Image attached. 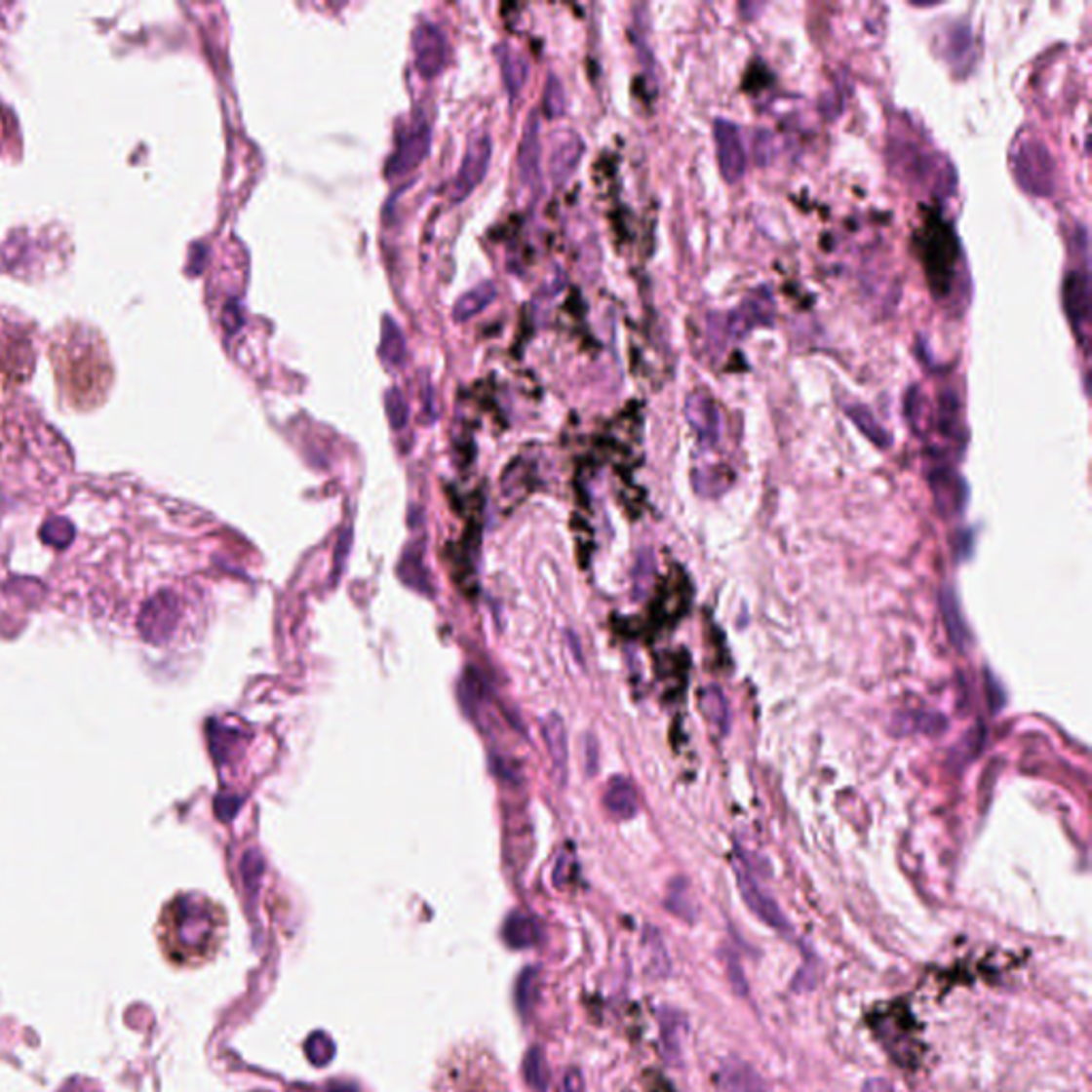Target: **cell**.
<instances>
[{
  "instance_id": "cell-1",
  "label": "cell",
  "mask_w": 1092,
  "mask_h": 1092,
  "mask_svg": "<svg viewBox=\"0 0 1092 1092\" xmlns=\"http://www.w3.org/2000/svg\"><path fill=\"white\" fill-rule=\"evenodd\" d=\"M50 359L66 406L93 410L107 400L113 366L105 339L93 327L68 323L54 333Z\"/></svg>"
},
{
  "instance_id": "cell-2",
  "label": "cell",
  "mask_w": 1092,
  "mask_h": 1092,
  "mask_svg": "<svg viewBox=\"0 0 1092 1092\" xmlns=\"http://www.w3.org/2000/svg\"><path fill=\"white\" fill-rule=\"evenodd\" d=\"M154 935L169 964L201 966L220 950L224 916L208 896L179 892L163 905Z\"/></svg>"
},
{
  "instance_id": "cell-3",
  "label": "cell",
  "mask_w": 1092,
  "mask_h": 1092,
  "mask_svg": "<svg viewBox=\"0 0 1092 1092\" xmlns=\"http://www.w3.org/2000/svg\"><path fill=\"white\" fill-rule=\"evenodd\" d=\"M1009 165L1018 186L1033 197H1050L1056 188V167L1048 145L1031 131H1022L1011 143Z\"/></svg>"
},
{
  "instance_id": "cell-4",
  "label": "cell",
  "mask_w": 1092,
  "mask_h": 1092,
  "mask_svg": "<svg viewBox=\"0 0 1092 1092\" xmlns=\"http://www.w3.org/2000/svg\"><path fill=\"white\" fill-rule=\"evenodd\" d=\"M34 368V341L24 325L0 316V400L28 382Z\"/></svg>"
},
{
  "instance_id": "cell-5",
  "label": "cell",
  "mask_w": 1092,
  "mask_h": 1092,
  "mask_svg": "<svg viewBox=\"0 0 1092 1092\" xmlns=\"http://www.w3.org/2000/svg\"><path fill=\"white\" fill-rule=\"evenodd\" d=\"M892 163L905 171L907 179L928 186L939 197H950L956 188V171L946 156L919 150L916 143L901 141L892 147Z\"/></svg>"
},
{
  "instance_id": "cell-6",
  "label": "cell",
  "mask_w": 1092,
  "mask_h": 1092,
  "mask_svg": "<svg viewBox=\"0 0 1092 1092\" xmlns=\"http://www.w3.org/2000/svg\"><path fill=\"white\" fill-rule=\"evenodd\" d=\"M775 318V301L766 289L754 291L747 294L745 301L736 307V310L727 314H711L709 329L715 332L713 339L723 337H745L754 327H768Z\"/></svg>"
},
{
  "instance_id": "cell-7",
  "label": "cell",
  "mask_w": 1092,
  "mask_h": 1092,
  "mask_svg": "<svg viewBox=\"0 0 1092 1092\" xmlns=\"http://www.w3.org/2000/svg\"><path fill=\"white\" fill-rule=\"evenodd\" d=\"M491 154H493V141L488 131L481 129L472 133L457 176H454V179L448 186V197L452 203H461L463 199H468L478 188V184H481L487 176L488 165H491Z\"/></svg>"
},
{
  "instance_id": "cell-8",
  "label": "cell",
  "mask_w": 1092,
  "mask_h": 1092,
  "mask_svg": "<svg viewBox=\"0 0 1092 1092\" xmlns=\"http://www.w3.org/2000/svg\"><path fill=\"white\" fill-rule=\"evenodd\" d=\"M732 867H734L738 890H741L743 901L751 909V912H754L770 928L783 932V935H785V932H792L788 917H785V914L781 912L779 905L772 901V898L764 890H761L760 883L754 878V873H751V869L743 862V858H736L732 862Z\"/></svg>"
},
{
  "instance_id": "cell-9",
  "label": "cell",
  "mask_w": 1092,
  "mask_h": 1092,
  "mask_svg": "<svg viewBox=\"0 0 1092 1092\" xmlns=\"http://www.w3.org/2000/svg\"><path fill=\"white\" fill-rule=\"evenodd\" d=\"M713 139L722 177L727 184H736V181L743 179L747 171V154L741 131H738L734 122L717 118L713 122Z\"/></svg>"
},
{
  "instance_id": "cell-10",
  "label": "cell",
  "mask_w": 1092,
  "mask_h": 1092,
  "mask_svg": "<svg viewBox=\"0 0 1092 1092\" xmlns=\"http://www.w3.org/2000/svg\"><path fill=\"white\" fill-rule=\"evenodd\" d=\"M412 52L418 75L425 79L438 77L448 58V43L440 26L429 20L418 21L412 32Z\"/></svg>"
},
{
  "instance_id": "cell-11",
  "label": "cell",
  "mask_w": 1092,
  "mask_h": 1092,
  "mask_svg": "<svg viewBox=\"0 0 1092 1092\" xmlns=\"http://www.w3.org/2000/svg\"><path fill=\"white\" fill-rule=\"evenodd\" d=\"M431 145V129L425 122H416L412 129H408L400 141H397L395 150L384 167V176L389 179L402 177L412 174V171L425 161Z\"/></svg>"
},
{
  "instance_id": "cell-12",
  "label": "cell",
  "mask_w": 1092,
  "mask_h": 1092,
  "mask_svg": "<svg viewBox=\"0 0 1092 1092\" xmlns=\"http://www.w3.org/2000/svg\"><path fill=\"white\" fill-rule=\"evenodd\" d=\"M1063 307L1065 314L1072 323L1075 335L1082 344L1088 339V323H1090V276L1088 265L1082 269L1069 271L1063 282Z\"/></svg>"
},
{
  "instance_id": "cell-13",
  "label": "cell",
  "mask_w": 1092,
  "mask_h": 1092,
  "mask_svg": "<svg viewBox=\"0 0 1092 1092\" xmlns=\"http://www.w3.org/2000/svg\"><path fill=\"white\" fill-rule=\"evenodd\" d=\"M685 418L702 448L717 447L722 436V418L713 397L704 391H693L685 400Z\"/></svg>"
},
{
  "instance_id": "cell-14",
  "label": "cell",
  "mask_w": 1092,
  "mask_h": 1092,
  "mask_svg": "<svg viewBox=\"0 0 1092 1092\" xmlns=\"http://www.w3.org/2000/svg\"><path fill=\"white\" fill-rule=\"evenodd\" d=\"M930 488L935 495L937 510L946 519L960 515L966 504V483L960 474H956L950 468H937L930 474Z\"/></svg>"
},
{
  "instance_id": "cell-15",
  "label": "cell",
  "mask_w": 1092,
  "mask_h": 1092,
  "mask_svg": "<svg viewBox=\"0 0 1092 1092\" xmlns=\"http://www.w3.org/2000/svg\"><path fill=\"white\" fill-rule=\"evenodd\" d=\"M540 152H542L540 120H538V111L533 109L529 111V116L526 120V127H523V136L519 143V171L527 186L536 184L540 177Z\"/></svg>"
},
{
  "instance_id": "cell-16",
  "label": "cell",
  "mask_w": 1092,
  "mask_h": 1092,
  "mask_svg": "<svg viewBox=\"0 0 1092 1092\" xmlns=\"http://www.w3.org/2000/svg\"><path fill=\"white\" fill-rule=\"evenodd\" d=\"M717 1079H720L722 1092H770L756 1069L738 1058H725Z\"/></svg>"
},
{
  "instance_id": "cell-17",
  "label": "cell",
  "mask_w": 1092,
  "mask_h": 1092,
  "mask_svg": "<svg viewBox=\"0 0 1092 1092\" xmlns=\"http://www.w3.org/2000/svg\"><path fill=\"white\" fill-rule=\"evenodd\" d=\"M542 736H544L546 751H549V758L553 761L555 777L560 779V783H564L567 775V732L560 715L551 713L544 717Z\"/></svg>"
},
{
  "instance_id": "cell-18",
  "label": "cell",
  "mask_w": 1092,
  "mask_h": 1092,
  "mask_svg": "<svg viewBox=\"0 0 1092 1092\" xmlns=\"http://www.w3.org/2000/svg\"><path fill=\"white\" fill-rule=\"evenodd\" d=\"M580 158H583V141L574 133H566L557 139L553 152H551V176L557 184H566L567 177L574 174Z\"/></svg>"
},
{
  "instance_id": "cell-19",
  "label": "cell",
  "mask_w": 1092,
  "mask_h": 1092,
  "mask_svg": "<svg viewBox=\"0 0 1092 1092\" xmlns=\"http://www.w3.org/2000/svg\"><path fill=\"white\" fill-rule=\"evenodd\" d=\"M939 608H941V617H943V623H946V632L950 636L952 644L958 648V651H964L966 644H969V628H966V621H964V614L960 610L958 596L954 594L952 587L941 589Z\"/></svg>"
},
{
  "instance_id": "cell-20",
  "label": "cell",
  "mask_w": 1092,
  "mask_h": 1092,
  "mask_svg": "<svg viewBox=\"0 0 1092 1092\" xmlns=\"http://www.w3.org/2000/svg\"><path fill=\"white\" fill-rule=\"evenodd\" d=\"M604 806L614 819H632L639 813V794L625 777H612L604 790Z\"/></svg>"
},
{
  "instance_id": "cell-21",
  "label": "cell",
  "mask_w": 1092,
  "mask_h": 1092,
  "mask_svg": "<svg viewBox=\"0 0 1092 1092\" xmlns=\"http://www.w3.org/2000/svg\"><path fill=\"white\" fill-rule=\"evenodd\" d=\"M380 359L389 370H400L406 363V337L391 316L382 318L380 327Z\"/></svg>"
},
{
  "instance_id": "cell-22",
  "label": "cell",
  "mask_w": 1092,
  "mask_h": 1092,
  "mask_svg": "<svg viewBox=\"0 0 1092 1092\" xmlns=\"http://www.w3.org/2000/svg\"><path fill=\"white\" fill-rule=\"evenodd\" d=\"M495 297H497V289H495V284H493V282L478 284V287H474V289L468 291V292H463L461 297H459L457 301H454V305H452V318H454V321H457V323L470 321V318L481 314V312L485 310V307L491 305V303L495 301Z\"/></svg>"
},
{
  "instance_id": "cell-23",
  "label": "cell",
  "mask_w": 1092,
  "mask_h": 1092,
  "mask_svg": "<svg viewBox=\"0 0 1092 1092\" xmlns=\"http://www.w3.org/2000/svg\"><path fill=\"white\" fill-rule=\"evenodd\" d=\"M845 414L849 416L851 423L860 429V434H862L864 438H869V440L875 444V447H879V448H890V447H892L890 431H887V429L879 423L878 416H875L867 406H862V404H849V406L845 408Z\"/></svg>"
},
{
  "instance_id": "cell-24",
  "label": "cell",
  "mask_w": 1092,
  "mask_h": 1092,
  "mask_svg": "<svg viewBox=\"0 0 1092 1092\" xmlns=\"http://www.w3.org/2000/svg\"><path fill=\"white\" fill-rule=\"evenodd\" d=\"M946 58L954 68H966L973 62V32L966 24H954L946 32Z\"/></svg>"
},
{
  "instance_id": "cell-25",
  "label": "cell",
  "mask_w": 1092,
  "mask_h": 1092,
  "mask_svg": "<svg viewBox=\"0 0 1092 1092\" xmlns=\"http://www.w3.org/2000/svg\"><path fill=\"white\" fill-rule=\"evenodd\" d=\"M946 725H948L946 717L928 711L901 713L896 715V720L892 723V727L898 734H941L946 730Z\"/></svg>"
},
{
  "instance_id": "cell-26",
  "label": "cell",
  "mask_w": 1092,
  "mask_h": 1092,
  "mask_svg": "<svg viewBox=\"0 0 1092 1092\" xmlns=\"http://www.w3.org/2000/svg\"><path fill=\"white\" fill-rule=\"evenodd\" d=\"M495 56H497L499 66H502V77H504L508 95L517 97L523 90V86H526V82H527V62L523 60L519 54L512 52L508 45H504V48L499 45Z\"/></svg>"
},
{
  "instance_id": "cell-27",
  "label": "cell",
  "mask_w": 1092,
  "mask_h": 1092,
  "mask_svg": "<svg viewBox=\"0 0 1092 1092\" xmlns=\"http://www.w3.org/2000/svg\"><path fill=\"white\" fill-rule=\"evenodd\" d=\"M905 418L917 436H924L932 423V410L924 391L919 386H912L905 395Z\"/></svg>"
},
{
  "instance_id": "cell-28",
  "label": "cell",
  "mask_w": 1092,
  "mask_h": 1092,
  "mask_svg": "<svg viewBox=\"0 0 1092 1092\" xmlns=\"http://www.w3.org/2000/svg\"><path fill=\"white\" fill-rule=\"evenodd\" d=\"M504 941L510 948L526 950L538 941V926L526 914H512L504 924Z\"/></svg>"
},
{
  "instance_id": "cell-29",
  "label": "cell",
  "mask_w": 1092,
  "mask_h": 1092,
  "mask_svg": "<svg viewBox=\"0 0 1092 1092\" xmlns=\"http://www.w3.org/2000/svg\"><path fill=\"white\" fill-rule=\"evenodd\" d=\"M700 711L707 717V722L715 725L720 732H727L730 727V711H727V700L720 687H707L700 693Z\"/></svg>"
},
{
  "instance_id": "cell-30",
  "label": "cell",
  "mask_w": 1092,
  "mask_h": 1092,
  "mask_svg": "<svg viewBox=\"0 0 1092 1092\" xmlns=\"http://www.w3.org/2000/svg\"><path fill=\"white\" fill-rule=\"evenodd\" d=\"M400 578L402 583L408 585L410 589L420 591V594H429L431 583H429V576H427V567L423 566V557L420 553L408 549L402 555V562H400Z\"/></svg>"
},
{
  "instance_id": "cell-31",
  "label": "cell",
  "mask_w": 1092,
  "mask_h": 1092,
  "mask_svg": "<svg viewBox=\"0 0 1092 1092\" xmlns=\"http://www.w3.org/2000/svg\"><path fill=\"white\" fill-rule=\"evenodd\" d=\"M384 408H386V418H389V425L397 431V429H404L408 418H410V404H408V397L404 395L402 389H397V386H391L389 391L384 393Z\"/></svg>"
},
{
  "instance_id": "cell-32",
  "label": "cell",
  "mask_w": 1092,
  "mask_h": 1092,
  "mask_svg": "<svg viewBox=\"0 0 1092 1092\" xmlns=\"http://www.w3.org/2000/svg\"><path fill=\"white\" fill-rule=\"evenodd\" d=\"M303 1050H305V1056L310 1058L312 1065L327 1067L335 1056V1043L332 1041V1037H329L327 1033H312L310 1037H307Z\"/></svg>"
},
{
  "instance_id": "cell-33",
  "label": "cell",
  "mask_w": 1092,
  "mask_h": 1092,
  "mask_svg": "<svg viewBox=\"0 0 1092 1092\" xmlns=\"http://www.w3.org/2000/svg\"><path fill=\"white\" fill-rule=\"evenodd\" d=\"M538 1000V971L526 969L517 982V1007L523 1016H527Z\"/></svg>"
},
{
  "instance_id": "cell-34",
  "label": "cell",
  "mask_w": 1092,
  "mask_h": 1092,
  "mask_svg": "<svg viewBox=\"0 0 1092 1092\" xmlns=\"http://www.w3.org/2000/svg\"><path fill=\"white\" fill-rule=\"evenodd\" d=\"M523 1073H526V1082L536 1088V1090H544L546 1082H549V1072H546V1061L544 1056L538 1048H533L527 1052L526 1061H523Z\"/></svg>"
},
{
  "instance_id": "cell-35",
  "label": "cell",
  "mask_w": 1092,
  "mask_h": 1092,
  "mask_svg": "<svg viewBox=\"0 0 1092 1092\" xmlns=\"http://www.w3.org/2000/svg\"><path fill=\"white\" fill-rule=\"evenodd\" d=\"M544 113L549 118L555 116H562L564 107H566V98H564V88L560 84V79L557 77H549V82H546V90H544Z\"/></svg>"
},
{
  "instance_id": "cell-36",
  "label": "cell",
  "mask_w": 1092,
  "mask_h": 1092,
  "mask_svg": "<svg viewBox=\"0 0 1092 1092\" xmlns=\"http://www.w3.org/2000/svg\"><path fill=\"white\" fill-rule=\"evenodd\" d=\"M242 871H244V879H246V885L250 887V892H256L260 878H263V871H265V862H263V858H260V853L256 849L246 853Z\"/></svg>"
},
{
  "instance_id": "cell-37",
  "label": "cell",
  "mask_w": 1092,
  "mask_h": 1092,
  "mask_svg": "<svg viewBox=\"0 0 1092 1092\" xmlns=\"http://www.w3.org/2000/svg\"><path fill=\"white\" fill-rule=\"evenodd\" d=\"M736 954H727L725 958V969H727V977H730V982L734 986V990L738 994H745L747 993V982L743 977L741 966H738V958H734Z\"/></svg>"
},
{
  "instance_id": "cell-38",
  "label": "cell",
  "mask_w": 1092,
  "mask_h": 1092,
  "mask_svg": "<svg viewBox=\"0 0 1092 1092\" xmlns=\"http://www.w3.org/2000/svg\"><path fill=\"white\" fill-rule=\"evenodd\" d=\"M222 323H224V329H226V332H229V333H235L237 329L242 327L244 318H242V310H239V303H237V301L226 303L224 314H222Z\"/></svg>"
},
{
  "instance_id": "cell-39",
  "label": "cell",
  "mask_w": 1092,
  "mask_h": 1092,
  "mask_svg": "<svg viewBox=\"0 0 1092 1092\" xmlns=\"http://www.w3.org/2000/svg\"><path fill=\"white\" fill-rule=\"evenodd\" d=\"M495 772L497 777L502 781H510V783H517L519 781V768L512 764L510 760L504 758H495Z\"/></svg>"
},
{
  "instance_id": "cell-40",
  "label": "cell",
  "mask_w": 1092,
  "mask_h": 1092,
  "mask_svg": "<svg viewBox=\"0 0 1092 1092\" xmlns=\"http://www.w3.org/2000/svg\"><path fill=\"white\" fill-rule=\"evenodd\" d=\"M585 764H587V775H596V770H598V745H596L594 736L585 738Z\"/></svg>"
},
{
  "instance_id": "cell-41",
  "label": "cell",
  "mask_w": 1092,
  "mask_h": 1092,
  "mask_svg": "<svg viewBox=\"0 0 1092 1092\" xmlns=\"http://www.w3.org/2000/svg\"><path fill=\"white\" fill-rule=\"evenodd\" d=\"M564 1092H583V1075L580 1072H567L564 1077Z\"/></svg>"
},
{
  "instance_id": "cell-42",
  "label": "cell",
  "mask_w": 1092,
  "mask_h": 1092,
  "mask_svg": "<svg viewBox=\"0 0 1092 1092\" xmlns=\"http://www.w3.org/2000/svg\"><path fill=\"white\" fill-rule=\"evenodd\" d=\"M570 864H572V860L567 858V856H562L560 862H557L555 873H553V881H555L557 885H560V887L567 881V875H566V873H567V869H570Z\"/></svg>"
},
{
  "instance_id": "cell-43",
  "label": "cell",
  "mask_w": 1092,
  "mask_h": 1092,
  "mask_svg": "<svg viewBox=\"0 0 1092 1092\" xmlns=\"http://www.w3.org/2000/svg\"><path fill=\"white\" fill-rule=\"evenodd\" d=\"M862 1092H894V1086L883 1077H873V1079H869L867 1084H864Z\"/></svg>"
},
{
  "instance_id": "cell-44",
  "label": "cell",
  "mask_w": 1092,
  "mask_h": 1092,
  "mask_svg": "<svg viewBox=\"0 0 1092 1092\" xmlns=\"http://www.w3.org/2000/svg\"><path fill=\"white\" fill-rule=\"evenodd\" d=\"M222 802H224V811H222L220 815H222L224 819L233 817L235 811H237V806H239V799H235V796H224Z\"/></svg>"
},
{
  "instance_id": "cell-45",
  "label": "cell",
  "mask_w": 1092,
  "mask_h": 1092,
  "mask_svg": "<svg viewBox=\"0 0 1092 1092\" xmlns=\"http://www.w3.org/2000/svg\"><path fill=\"white\" fill-rule=\"evenodd\" d=\"M332 1092H357V1088L350 1086V1084H337V1086L332 1088Z\"/></svg>"
}]
</instances>
